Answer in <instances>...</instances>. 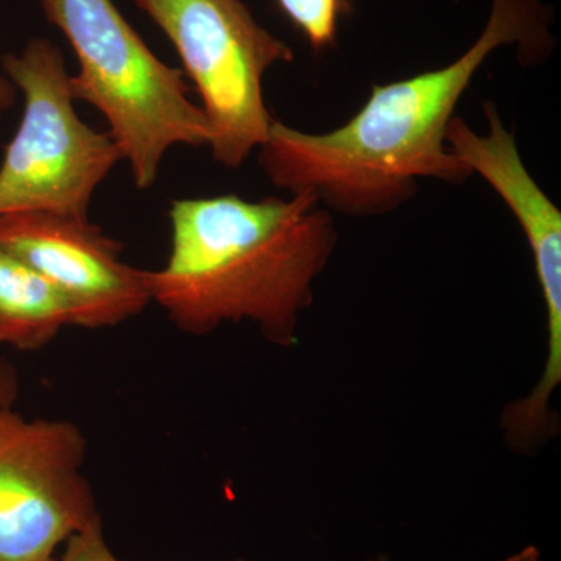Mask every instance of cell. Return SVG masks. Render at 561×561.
Returning <instances> with one entry per match:
<instances>
[{
	"instance_id": "14",
	"label": "cell",
	"mask_w": 561,
	"mask_h": 561,
	"mask_svg": "<svg viewBox=\"0 0 561 561\" xmlns=\"http://www.w3.org/2000/svg\"><path fill=\"white\" fill-rule=\"evenodd\" d=\"M540 560V553L535 548H526L524 551L516 553L511 557L507 561H538Z\"/></svg>"
},
{
	"instance_id": "12",
	"label": "cell",
	"mask_w": 561,
	"mask_h": 561,
	"mask_svg": "<svg viewBox=\"0 0 561 561\" xmlns=\"http://www.w3.org/2000/svg\"><path fill=\"white\" fill-rule=\"evenodd\" d=\"M20 394V375L10 360L0 357V409L13 408Z\"/></svg>"
},
{
	"instance_id": "3",
	"label": "cell",
	"mask_w": 561,
	"mask_h": 561,
	"mask_svg": "<svg viewBox=\"0 0 561 561\" xmlns=\"http://www.w3.org/2000/svg\"><path fill=\"white\" fill-rule=\"evenodd\" d=\"M39 2L79 61L69 79L73 101L105 117L138 190L154 186L173 147H208V121L191 101L183 70L161 61L113 0Z\"/></svg>"
},
{
	"instance_id": "1",
	"label": "cell",
	"mask_w": 561,
	"mask_h": 561,
	"mask_svg": "<svg viewBox=\"0 0 561 561\" xmlns=\"http://www.w3.org/2000/svg\"><path fill=\"white\" fill-rule=\"evenodd\" d=\"M545 0H491L485 27L459 58L440 69L375 84L348 122L308 133L273 121L260 147L265 176L287 194H312L331 213L376 217L411 202L420 180L461 184L470 168L446 142V128L479 69L501 47L524 66L556 49Z\"/></svg>"
},
{
	"instance_id": "8",
	"label": "cell",
	"mask_w": 561,
	"mask_h": 561,
	"mask_svg": "<svg viewBox=\"0 0 561 561\" xmlns=\"http://www.w3.org/2000/svg\"><path fill=\"white\" fill-rule=\"evenodd\" d=\"M489 125L481 135L461 117L446 128V142L459 160L478 173L522 225L534 256L548 321V357L540 382L518 401L530 421H546L553 391L561 382V213L526 168L513 131L505 127L496 103H483Z\"/></svg>"
},
{
	"instance_id": "9",
	"label": "cell",
	"mask_w": 561,
	"mask_h": 561,
	"mask_svg": "<svg viewBox=\"0 0 561 561\" xmlns=\"http://www.w3.org/2000/svg\"><path fill=\"white\" fill-rule=\"evenodd\" d=\"M76 327L69 298L46 276L0 247V345L39 351Z\"/></svg>"
},
{
	"instance_id": "10",
	"label": "cell",
	"mask_w": 561,
	"mask_h": 561,
	"mask_svg": "<svg viewBox=\"0 0 561 561\" xmlns=\"http://www.w3.org/2000/svg\"><path fill=\"white\" fill-rule=\"evenodd\" d=\"M276 3L316 54L334 46L345 0H276Z\"/></svg>"
},
{
	"instance_id": "13",
	"label": "cell",
	"mask_w": 561,
	"mask_h": 561,
	"mask_svg": "<svg viewBox=\"0 0 561 561\" xmlns=\"http://www.w3.org/2000/svg\"><path fill=\"white\" fill-rule=\"evenodd\" d=\"M16 88L7 79L5 73L0 72V117L13 106L16 99Z\"/></svg>"
},
{
	"instance_id": "11",
	"label": "cell",
	"mask_w": 561,
	"mask_h": 561,
	"mask_svg": "<svg viewBox=\"0 0 561 561\" xmlns=\"http://www.w3.org/2000/svg\"><path fill=\"white\" fill-rule=\"evenodd\" d=\"M55 561H121L111 551L103 535L102 518L95 519L87 529L70 537L66 542V551ZM373 561H387L378 559Z\"/></svg>"
},
{
	"instance_id": "2",
	"label": "cell",
	"mask_w": 561,
	"mask_h": 561,
	"mask_svg": "<svg viewBox=\"0 0 561 561\" xmlns=\"http://www.w3.org/2000/svg\"><path fill=\"white\" fill-rule=\"evenodd\" d=\"M168 264L146 271L151 302L180 331L205 335L251 321L268 342L297 343L300 313L337 245L330 209L312 194L173 201Z\"/></svg>"
},
{
	"instance_id": "7",
	"label": "cell",
	"mask_w": 561,
	"mask_h": 561,
	"mask_svg": "<svg viewBox=\"0 0 561 561\" xmlns=\"http://www.w3.org/2000/svg\"><path fill=\"white\" fill-rule=\"evenodd\" d=\"M0 247L46 276L69 298L76 327H119L150 305L146 271L122 261V245L92 224L60 214L0 216Z\"/></svg>"
},
{
	"instance_id": "5",
	"label": "cell",
	"mask_w": 561,
	"mask_h": 561,
	"mask_svg": "<svg viewBox=\"0 0 561 561\" xmlns=\"http://www.w3.org/2000/svg\"><path fill=\"white\" fill-rule=\"evenodd\" d=\"M171 39L202 99L217 164L241 168L267 139L273 117L264 77L295 54L243 0H136Z\"/></svg>"
},
{
	"instance_id": "6",
	"label": "cell",
	"mask_w": 561,
	"mask_h": 561,
	"mask_svg": "<svg viewBox=\"0 0 561 561\" xmlns=\"http://www.w3.org/2000/svg\"><path fill=\"white\" fill-rule=\"evenodd\" d=\"M84 457L72 421L0 409V561H55L62 542L101 518Z\"/></svg>"
},
{
	"instance_id": "4",
	"label": "cell",
	"mask_w": 561,
	"mask_h": 561,
	"mask_svg": "<svg viewBox=\"0 0 561 561\" xmlns=\"http://www.w3.org/2000/svg\"><path fill=\"white\" fill-rule=\"evenodd\" d=\"M2 69L24 95V113L0 165V216L41 210L90 220L95 191L124 161L119 146L80 119L65 57L49 39L7 55Z\"/></svg>"
}]
</instances>
